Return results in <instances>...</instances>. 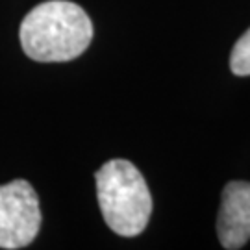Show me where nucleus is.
<instances>
[{
  "label": "nucleus",
  "mask_w": 250,
  "mask_h": 250,
  "mask_svg": "<svg viewBox=\"0 0 250 250\" xmlns=\"http://www.w3.org/2000/svg\"><path fill=\"white\" fill-rule=\"evenodd\" d=\"M97 197L106 224L123 237L139 235L152 213V197L134 163L111 160L97 174Z\"/></svg>",
  "instance_id": "nucleus-2"
},
{
  "label": "nucleus",
  "mask_w": 250,
  "mask_h": 250,
  "mask_svg": "<svg viewBox=\"0 0 250 250\" xmlns=\"http://www.w3.org/2000/svg\"><path fill=\"white\" fill-rule=\"evenodd\" d=\"M19 37L24 54L36 62H71L87 50L93 24L78 4L50 0L24 17Z\"/></svg>",
  "instance_id": "nucleus-1"
},
{
  "label": "nucleus",
  "mask_w": 250,
  "mask_h": 250,
  "mask_svg": "<svg viewBox=\"0 0 250 250\" xmlns=\"http://www.w3.org/2000/svg\"><path fill=\"white\" fill-rule=\"evenodd\" d=\"M230 69L237 76L250 74V30H247L233 46L230 56Z\"/></svg>",
  "instance_id": "nucleus-5"
},
{
  "label": "nucleus",
  "mask_w": 250,
  "mask_h": 250,
  "mask_svg": "<svg viewBox=\"0 0 250 250\" xmlns=\"http://www.w3.org/2000/svg\"><path fill=\"white\" fill-rule=\"evenodd\" d=\"M217 235L224 249L235 250L250 239V184L230 182L223 193Z\"/></svg>",
  "instance_id": "nucleus-4"
},
{
  "label": "nucleus",
  "mask_w": 250,
  "mask_h": 250,
  "mask_svg": "<svg viewBox=\"0 0 250 250\" xmlns=\"http://www.w3.org/2000/svg\"><path fill=\"white\" fill-rule=\"evenodd\" d=\"M41 228V208L26 180L0 186V249H22L34 241Z\"/></svg>",
  "instance_id": "nucleus-3"
}]
</instances>
